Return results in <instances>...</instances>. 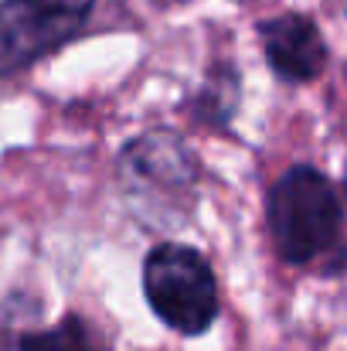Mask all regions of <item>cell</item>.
Instances as JSON below:
<instances>
[{"label":"cell","instance_id":"obj_1","mask_svg":"<svg viewBox=\"0 0 347 351\" xmlns=\"http://www.w3.org/2000/svg\"><path fill=\"white\" fill-rule=\"evenodd\" d=\"M344 208L334 184L310 164L290 167L269 191V232L276 252L307 266L341 245Z\"/></svg>","mask_w":347,"mask_h":351},{"label":"cell","instance_id":"obj_2","mask_svg":"<svg viewBox=\"0 0 347 351\" xmlns=\"http://www.w3.org/2000/svg\"><path fill=\"white\" fill-rule=\"evenodd\" d=\"M143 293L177 335H205L218 317V287L208 259L184 242H157L143 263Z\"/></svg>","mask_w":347,"mask_h":351},{"label":"cell","instance_id":"obj_3","mask_svg":"<svg viewBox=\"0 0 347 351\" xmlns=\"http://www.w3.org/2000/svg\"><path fill=\"white\" fill-rule=\"evenodd\" d=\"M96 0H0V75L24 72L72 41Z\"/></svg>","mask_w":347,"mask_h":351},{"label":"cell","instance_id":"obj_4","mask_svg":"<svg viewBox=\"0 0 347 351\" xmlns=\"http://www.w3.org/2000/svg\"><path fill=\"white\" fill-rule=\"evenodd\" d=\"M123 184L133 191L164 188V191H188L198 178V160L191 147L170 130H150L126 143L119 157Z\"/></svg>","mask_w":347,"mask_h":351},{"label":"cell","instance_id":"obj_5","mask_svg":"<svg viewBox=\"0 0 347 351\" xmlns=\"http://www.w3.org/2000/svg\"><path fill=\"white\" fill-rule=\"evenodd\" d=\"M272 72L283 82H313L327 65V45L307 14H279L259 24Z\"/></svg>","mask_w":347,"mask_h":351},{"label":"cell","instance_id":"obj_6","mask_svg":"<svg viewBox=\"0 0 347 351\" xmlns=\"http://www.w3.org/2000/svg\"><path fill=\"white\" fill-rule=\"evenodd\" d=\"M0 351H113L106 338L79 314H68L48 331H7L0 335Z\"/></svg>","mask_w":347,"mask_h":351},{"label":"cell","instance_id":"obj_7","mask_svg":"<svg viewBox=\"0 0 347 351\" xmlns=\"http://www.w3.org/2000/svg\"><path fill=\"white\" fill-rule=\"evenodd\" d=\"M235 106H238V75L231 72V65L211 69L205 89L191 103L194 117L205 119V123H229Z\"/></svg>","mask_w":347,"mask_h":351}]
</instances>
